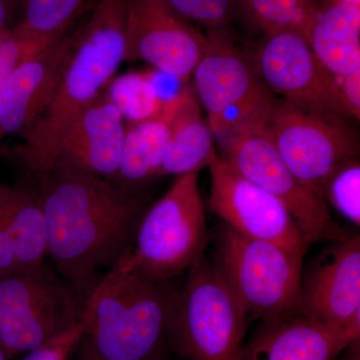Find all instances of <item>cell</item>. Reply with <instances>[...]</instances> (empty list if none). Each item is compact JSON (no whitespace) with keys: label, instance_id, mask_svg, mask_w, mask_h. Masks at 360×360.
<instances>
[{"label":"cell","instance_id":"cell-25","mask_svg":"<svg viewBox=\"0 0 360 360\" xmlns=\"http://www.w3.org/2000/svg\"><path fill=\"white\" fill-rule=\"evenodd\" d=\"M187 21L200 23L210 35L229 40V30L236 18L233 0H165Z\"/></svg>","mask_w":360,"mask_h":360},{"label":"cell","instance_id":"cell-16","mask_svg":"<svg viewBox=\"0 0 360 360\" xmlns=\"http://www.w3.org/2000/svg\"><path fill=\"white\" fill-rule=\"evenodd\" d=\"M125 131L127 122L105 89L68 130L54 168H73L115 179L122 161Z\"/></svg>","mask_w":360,"mask_h":360},{"label":"cell","instance_id":"cell-8","mask_svg":"<svg viewBox=\"0 0 360 360\" xmlns=\"http://www.w3.org/2000/svg\"><path fill=\"white\" fill-rule=\"evenodd\" d=\"M82 296L46 265L0 276V345L13 359L80 323Z\"/></svg>","mask_w":360,"mask_h":360},{"label":"cell","instance_id":"cell-31","mask_svg":"<svg viewBox=\"0 0 360 360\" xmlns=\"http://www.w3.org/2000/svg\"><path fill=\"white\" fill-rule=\"evenodd\" d=\"M15 22L14 0H0V37L13 30Z\"/></svg>","mask_w":360,"mask_h":360},{"label":"cell","instance_id":"cell-28","mask_svg":"<svg viewBox=\"0 0 360 360\" xmlns=\"http://www.w3.org/2000/svg\"><path fill=\"white\" fill-rule=\"evenodd\" d=\"M23 54L22 45L11 30L0 37V89L23 58Z\"/></svg>","mask_w":360,"mask_h":360},{"label":"cell","instance_id":"cell-13","mask_svg":"<svg viewBox=\"0 0 360 360\" xmlns=\"http://www.w3.org/2000/svg\"><path fill=\"white\" fill-rule=\"evenodd\" d=\"M205 37L165 0H130L124 61L142 60L186 82L207 51Z\"/></svg>","mask_w":360,"mask_h":360},{"label":"cell","instance_id":"cell-11","mask_svg":"<svg viewBox=\"0 0 360 360\" xmlns=\"http://www.w3.org/2000/svg\"><path fill=\"white\" fill-rule=\"evenodd\" d=\"M208 207L246 238L270 241L304 257L305 243L290 212L276 198L219 158L210 167Z\"/></svg>","mask_w":360,"mask_h":360},{"label":"cell","instance_id":"cell-1","mask_svg":"<svg viewBox=\"0 0 360 360\" xmlns=\"http://www.w3.org/2000/svg\"><path fill=\"white\" fill-rule=\"evenodd\" d=\"M39 176L49 255L59 276L86 297L97 271L110 269L131 250L144 200L134 188L73 168L56 167Z\"/></svg>","mask_w":360,"mask_h":360},{"label":"cell","instance_id":"cell-35","mask_svg":"<svg viewBox=\"0 0 360 360\" xmlns=\"http://www.w3.org/2000/svg\"><path fill=\"white\" fill-rule=\"evenodd\" d=\"M77 360H80V359H77Z\"/></svg>","mask_w":360,"mask_h":360},{"label":"cell","instance_id":"cell-33","mask_svg":"<svg viewBox=\"0 0 360 360\" xmlns=\"http://www.w3.org/2000/svg\"><path fill=\"white\" fill-rule=\"evenodd\" d=\"M0 360H11V357L8 356L4 348L0 345Z\"/></svg>","mask_w":360,"mask_h":360},{"label":"cell","instance_id":"cell-18","mask_svg":"<svg viewBox=\"0 0 360 360\" xmlns=\"http://www.w3.org/2000/svg\"><path fill=\"white\" fill-rule=\"evenodd\" d=\"M167 101L170 139L158 176L198 174L219 158L215 150L214 136L191 89L184 87Z\"/></svg>","mask_w":360,"mask_h":360},{"label":"cell","instance_id":"cell-10","mask_svg":"<svg viewBox=\"0 0 360 360\" xmlns=\"http://www.w3.org/2000/svg\"><path fill=\"white\" fill-rule=\"evenodd\" d=\"M219 144L221 158L285 206L307 245L347 236L330 217L324 198L292 174L262 130L231 135Z\"/></svg>","mask_w":360,"mask_h":360},{"label":"cell","instance_id":"cell-21","mask_svg":"<svg viewBox=\"0 0 360 360\" xmlns=\"http://www.w3.org/2000/svg\"><path fill=\"white\" fill-rule=\"evenodd\" d=\"M169 139V110L165 101L155 117L127 124L122 161L112 181L135 189L139 184L158 177Z\"/></svg>","mask_w":360,"mask_h":360},{"label":"cell","instance_id":"cell-23","mask_svg":"<svg viewBox=\"0 0 360 360\" xmlns=\"http://www.w3.org/2000/svg\"><path fill=\"white\" fill-rule=\"evenodd\" d=\"M234 14L265 35L295 32L307 39L319 7L314 0H233Z\"/></svg>","mask_w":360,"mask_h":360},{"label":"cell","instance_id":"cell-24","mask_svg":"<svg viewBox=\"0 0 360 360\" xmlns=\"http://www.w3.org/2000/svg\"><path fill=\"white\" fill-rule=\"evenodd\" d=\"M106 91L127 124L155 117L165 103L156 86L155 75L150 72H129L115 77Z\"/></svg>","mask_w":360,"mask_h":360},{"label":"cell","instance_id":"cell-32","mask_svg":"<svg viewBox=\"0 0 360 360\" xmlns=\"http://www.w3.org/2000/svg\"><path fill=\"white\" fill-rule=\"evenodd\" d=\"M349 352L343 357L342 360H360L359 341H355L349 345Z\"/></svg>","mask_w":360,"mask_h":360},{"label":"cell","instance_id":"cell-3","mask_svg":"<svg viewBox=\"0 0 360 360\" xmlns=\"http://www.w3.org/2000/svg\"><path fill=\"white\" fill-rule=\"evenodd\" d=\"M142 274L129 251L85 297L80 360H163L175 290Z\"/></svg>","mask_w":360,"mask_h":360},{"label":"cell","instance_id":"cell-12","mask_svg":"<svg viewBox=\"0 0 360 360\" xmlns=\"http://www.w3.org/2000/svg\"><path fill=\"white\" fill-rule=\"evenodd\" d=\"M255 68L267 89L281 98L357 118L341 94L338 78L319 63L303 35H265L255 54Z\"/></svg>","mask_w":360,"mask_h":360},{"label":"cell","instance_id":"cell-7","mask_svg":"<svg viewBox=\"0 0 360 360\" xmlns=\"http://www.w3.org/2000/svg\"><path fill=\"white\" fill-rule=\"evenodd\" d=\"M217 269L248 315L262 321L300 312L303 257L270 241L241 236L225 225Z\"/></svg>","mask_w":360,"mask_h":360},{"label":"cell","instance_id":"cell-2","mask_svg":"<svg viewBox=\"0 0 360 360\" xmlns=\"http://www.w3.org/2000/svg\"><path fill=\"white\" fill-rule=\"evenodd\" d=\"M130 0H98L78 37L51 103L22 142L6 151L37 175L49 174L73 123L106 89L124 63L125 30Z\"/></svg>","mask_w":360,"mask_h":360},{"label":"cell","instance_id":"cell-4","mask_svg":"<svg viewBox=\"0 0 360 360\" xmlns=\"http://www.w3.org/2000/svg\"><path fill=\"white\" fill-rule=\"evenodd\" d=\"M248 316L217 265L202 257L175 291L168 347L187 360H241Z\"/></svg>","mask_w":360,"mask_h":360},{"label":"cell","instance_id":"cell-20","mask_svg":"<svg viewBox=\"0 0 360 360\" xmlns=\"http://www.w3.org/2000/svg\"><path fill=\"white\" fill-rule=\"evenodd\" d=\"M0 210L13 241L16 271L42 269L49 255V229L39 193L7 186Z\"/></svg>","mask_w":360,"mask_h":360},{"label":"cell","instance_id":"cell-26","mask_svg":"<svg viewBox=\"0 0 360 360\" xmlns=\"http://www.w3.org/2000/svg\"><path fill=\"white\" fill-rule=\"evenodd\" d=\"M324 194L333 207L354 225L360 224V165L354 160L329 179Z\"/></svg>","mask_w":360,"mask_h":360},{"label":"cell","instance_id":"cell-9","mask_svg":"<svg viewBox=\"0 0 360 360\" xmlns=\"http://www.w3.org/2000/svg\"><path fill=\"white\" fill-rule=\"evenodd\" d=\"M208 37L207 51L193 75L213 136L221 142L231 135L262 129L276 94L264 84L253 61L229 40Z\"/></svg>","mask_w":360,"mask_h":360},{"label":"cell","instance_id":"cell-5","mask_svg":"<svg viewBox=\"0 0 360 360\" xmlns=\"http://www.w3.org/2000/svg\"><path fill=\"white\" fill-rule=\"evenodd\" d=\"M347 120L276 96L260 130L292 174L324 198L329 179L359 155V135Z\"/></svg>","mask_w":360,"mask_h":360},{"label":"cell","instance_id":"cell-34","mask_svg":"<svg viewBox=\"0 0 360 360\" xmlns=\"http://www.w3.org/2000/svg\"><path fill=\"white\" fill-rule=\"evenodd\" d=\"M6 184H0V198H1L2 194L6 191Z\"/></svg>","mask_w":360,"mask_h":360},{"label":"cell","instance_id":"cell-17","mask_svg":"<svg viewBox=\"0 0 360 360\" xmlns=\"http://www.w3.org/2000/svg\"><path fill=\"white\" fill-rule=\"evenodd\" d=\"M352 342L343 329L296 312L262 321L241 360H335Z\"/></svg>","mask_w":360,"mask_h":360},{"label":"cell","instance_id":"cell-22","mask_svg":"<svg viewBox=\"0 0 360 360\" xmlns=\"http://www.w3.org/2000/svg\"><path fill=\"white\" fill-rule=\"evenodd\" d=\"M90 0H14L11 32L22 45L23 58L44 49L65 34Z\"/></svg>","mask_w":360,"mask_h":360},{"label":"cell","instance_id":"cell-15","mask_svg":"<svg viewBox=\"0 0 360 360\" xmlns=\"http://www.w3.org/2000/svg\"><path fill=\"white\" fill-rule=\"evenodd\" d=\"M78 37V26L21 58L0 89V141L23 134L44 112L58 89Z\"/></svg>","mask_w":360,"mask_h":360},{"label":"cell","instance_id":"cell-6","mask_svg":"<svg viewBox=\"0 0 360 360\" xmlns=\"http://www.w3.org/2000/svg\"><path fill=\"white\" fill-rule=\"evenodd\" d=\"M207 243L198 174H182L144 212L129 257L142 274L168 281L205 257Z\"/></svg>","mask_w":360,"mask_h":360},{"label":"cell","instance_id":"cell-27","mask_svg":"<svg viewBox=\"0 0 360 360\" xmlns=\"http://www.w3.org/2000/svg\"><path fill=\"white\" fill-rule=\"evenodd\" d=\"M84 335L82 323L41 347L27 352L22 360H68Z\"/></svg>","mask_w":360,"mask_h":360},{"label":"cell","instance_id":"cell-19","mask_svg":"<svg viewBox=\"0 0 360 360\" xmlns=\"http://www.w3.org/2000/svg\"><path fill=\"white\" fill-rule=\"evenodd\" d=\"M307 41L322 66L336 78L360 70V7L338 0L317 9Z\"/></svg>","mask_w":360,"mask_h":360},{"label":"cell","instance_id":"cell-14","mask_svg":"<svg viewBox=\"0 0 360 360\" xmlns=\"http://www.w3.org/2000/svg\"><path fill=\"white\" fill-rule=\"evenodd\" d=\"M298 309L359 340V234H347L315 258L302 281Z\"/></svg>","mask_w":360,"mask_h":360},{"label":"cell","instance_id":"cell-29","mask_svg":"<svg viewBox=\"0 0 360 360\" xmlns=\"http://www.w3.org/2000/svg\"><path fill=\"white\" fill-rule=\"evenodd\" d=\"M15 271L16 260L13 241L0 210V276H7Z\"/></svg>","mask_w":360,"mask_h":360},{"label":"cell","instance_id":"cell-30","mask_svg":"<svg viewBox=\"0 0 360 360\" xmlns=\"http://www.w3.org/2000/svg\"><path fill=\"white\" fill-rule=\"evenodd\" d=\"M341 94L350 106L357 120L360 115V70L354 71L345 77L338 78Z\"/></svg>","mask_w":360,"mask_h":360}]
</instances>
